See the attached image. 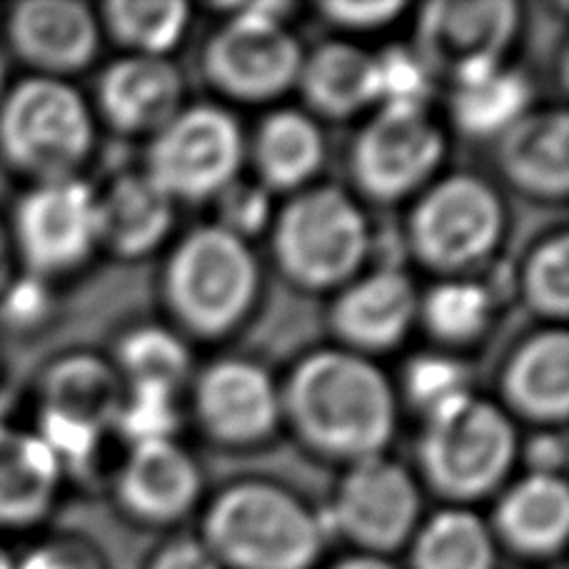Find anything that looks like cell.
Returning a JSON list of instances; mask_svg holds the SVG:
<instances>
[{"mask_svg":"<svg viewBox=\"0 0 569 569\" xmlns=\"http://www.w3.org/2000/svg\"><path fill=\"white\" fill-rule=\"evenodd\" d=\"M148 569H222L200 537H178L152 555Z\"/></svg>","mask_w":569,"mask_h":569,"instance_id":"f35d334b","label":"cell"},{"mask_svg":"<svg viewBox=\"0 0 569 569\" xmlns=\"http://www.w3.org/2000/svg\"><path fill=\"white\" fill-rule=\"evenodd\" d=\"M198 425L228 447L258 445L282 422L280 388L258 362L228 358L202 370L192 388Z\"/></svg>","mask_w":569,"mask_h":569,"instance_id":"9a60e30c","label":"cell"},{"mask_svg":"<svg viewBox=\"0 0 569 569\" xmlns=\"http://www.w3.org/2000/svg\"><path fill=\"white\" fill-rule=\"evenodd\" d=\"M280 408L308 450L345 465L385 455L398 425V398L385 372L342 348L295 365L280 388Z\"/></svg>","mask_w":569,"mask_h":569,"instance_id":"6da1fadb","label":"cell"},{"mask_svg":"<svg viewBox=\"0 0 569 569\" xmlns=\"http://www.w3.org/2000/svg\"><path fill=\"white\" fill-rule=\"evenodd\" d=\"M502 176L525 196L565 200L569 192V116L565 110H530L497 138Z\"/></svg>","mask_w":569,"mask_h":569,"instance_id":"44dd1931","label":"cell"},{"mask_svg":"<svg viewBox=\"0 0 569 569\" xmlns=\"http://www.w3.org/2000/svg\"><path fill=\"white\" fill-rule=\"evenodd\" d=\"M405 398L422 418L470 395V370L450 355H418L405 368Z\"/></svg>","mask_w":569,"mask_h":569,"instance_id":"d6a6232c","label":"cell"},{"mask_svg":"<svg viewBox=\"0 0 569 569\" xmlns=\"http://www.w3.org/2000/svg\"><path fill=\"white\" fill-rule=\"evenodd\" d=\"M445 158V136L425 108H380L350 150L355 188L375 202L420 192Z\"/></svg>","mask_w":569,"mask_h":569,"instance_id":"7c38bea8","label":"cell"},{"mask_svg":"<svg viewBox=\"0 0 569 569\" xmlns=\"http://www.w3.org/2000/svg\"><path fill=\"white\" fill-rule=\"evenodd\" d=\"M418 320L440 345L465 348L480 340L490 328L492 298L480 282L442 280L420 298Z\"/></svg>","mask_w":569,"mask_h":569,"instance_id":"f546056e","label":"cell"},{"mask_svg":"<svg viewBox=\"0 0 569 569\" xmlns=\"http://www.w3.org/2000/svg\"><path fill=\"white\" fill-rule=\"evenodd\" d=\"M315 116L348 120L378 106L375 56L352 43H322L302 56L298 86Z\"/></svg>","mask_w":569,"mask_h":569,"instance_id":"d4e9b609","label":"cell"},{"mask_svg":"<svg viewBox=\"0 0 569 569\" xmlns=\"http://www.w3.org/2000/svg\"><path fill=\"white\" fill-rule=\"evenodd\" d=\"M98 110L126 136H156L182 108L186 88L168 58L126 56L98 78Z\"/></svg>","mask_w":569,"mask_h":569,"instance_id":"d6986e66","label":"cell"},{"mask_svg":"<svg viewBox=\"0 0 569 569\" xmlns=\"http://www.w3.org/2000/svg\"><path fill=\"white\" fill-rule=\"evenodd\" d=\"M16 569H103L96 550L80 540L58 537L30 550Z\"/></svg>","mask_w":569,"mask_h":569,"instance_id":"74e56055","label":"cell"},{"mask_svg":"<svg viewBox=\"0 0 569 569\" xmlns=\"http://www.w3.org/2000/svg\"><path fill=\"white\" fill-rule=\"evenodd\" d=\"M0 569H16V562L10 560V555L6 552L3 545H0Z\"/></svg>","mask_w":569,"mask_h":569,"instance_id":"ee69618b","label":"cell"},{"mask_svg":"<svg viewBox=\"0 0 569 569\" xmlns=\"http://www.w3.org/2000/svg\"><path fill=\"white\" fill-rule=\"evenodd\" d=\"M172 226V200L146 172L116 178L96 196L98 246L136 260L156 250Z\"/></svg>","mask_w":569,"mask_h":569,"instance_id":"603a6c76","label":"cell"},{"mask_svg":"<svg viewBox=\"0 0 569 569\" xmlns=\"http://www.w3.org/2000/svg\"><path fill=\"white\" fill-rule=\"evenodd\" d=\"M126 398V382L98 355H68L50 365L40 382L38 437L58 457L60 467H83L93 460L106 430L116 425Z\"/></svg>","mask_w":569,"mask_h":569,"instance_id":"30bf717a","label":"cell"},{"mask_svg":"<svg viewBox=\"0 0 569 569\" xmlns=\"http://www.w3.org/2000/svg\"><path fill=\"white\" fill-rule=\"evenodd\" d=\"M250 158L266 190H305L325 160V138L315 118L282 108L262 118L250 142Z\"/></svg>","mask_w":569,"mask_h":569,"instance_id":"484cf974","label":"cell"},{"mask_svg":"<svg viewBox=\"0 0 569 569\" xmlns=\"http://www.w3.org/2000/svg\"><path fill=\"white\" fill-rule=\"evenodd\" d=\"M13 240H10V232L0 222V295H6L10 288V280H13Z\"/></svg>","mask_w":569,"mask_h":569,"instance_id":"60d3db41","label":"cell"},{"mask_svg":"<svg viewBox=\"0 0 569 569\" xmlns=\"http://www.w3.org/2000/svg\"><path fill=\"white\" fill-rule=\"evenodd\" d=\"M380 108H425L430 100L432 76L415 50L390 48L375 56Z\"/></svg>","mask_w":569,"mask_h":569,"instance_id":"e575fe53","label":"cell"},{"mask_svg":"<svg viewBox=\"0 0 569 569\" xmlns=\"http://www.w3.org/2000/svg\"><path fill=\"white\" fill-rule=\"evenodd\" d=\"M418 292L395 268L372 270L342 284L330 308V328L342 350L358 355L388 352L405 340L418 320Z\"/></svg>","mask_w":569,"mask_h":569,"instance_id":"e0dca14e","label":"cell"},{"mask_svg":"<svg viewBox=\"0 0 569 569\" xmlns=\"http://www.w3.org/2000/svg\"><path fill=\"white\" fill-rule=\"evenodd\" d=\"M522 298L535 315L562 322L569 312V238L565 232L540 242L525 262Z\"/></svg>","mask_w":569,"mask_h":569,"instance_id":"1f68e13d","label":"cell"},{"mask_svg":"<svg viewBox=\"0 0 569 569\" xmlns=\"http://www.w3.org/2000/svg\"><path fill=\"white\" fill-rule=\"evenodd\" d=\"M60 477L63 467L36 432L0 422V527L23 530L43 520Z\"/></svg>","mask_w":569,"mask_h":569,"instance_id":"cb8c5ba5","label":"cell"},{"mask_svg":"<svg viewBox=\"0 0 569 569\" xmlns=\"http://www.w3.org/2000/svg\"><path fill=\"white\" fill-rule=\"evenodd\" d=\"M180 415L176 395L156 388H126L123 405L116 418V430L133 445L172 440L178 430Z\"/></svg>","mask_w":569,"mask_h":569,"instance_id":"836d02e7","label":"cell"},{"mask_svg":"<svg viewBox=\"0 0 569 569\" xmlns=\"http://www.w3.org/2000/svg\"><path fill=\"white\" fill-rule=\"evenodd\" d=\"M220 202V220L218 226L230 230L232 236L248 240V236L268 226L270 206L266 188H246L232 182L228 190L218 196Z\"/></svg>","mask_w":569,"mask_h":569,"instance_id":"d590c367","label":"cell"},{"mask_svg":"<svg viewBox=\"0 0 569 569\" xmlns=\"http://www.w3.org/2000/svg\"><path fill=\"white\" fill-rule=\"evenodd\" d=\"M246 152L242 128L226 108L190 106L152 136L142 172L172 202H202L238 180Z\"/></svg>","mask_w":569,"mask_h":569,"instance_id":"9c48e42d","label":"cell"},{"mask_svg":"<svg viewBox=\"0 0 569 569\" xmlns=\"http://www.w3.org/2000/svg\"><path fill=\"white\" fill-rule=\"evenodd\" d=\"M328 527L298 495L266 480L236 482L208 507L200 540L222 569H312Z\"/></svg>","mask_w":569,"mask_h":569,"instance_id":"7a4b0ae2","label":"cell"},{"mask_svg":"<svg viewBox=\"0 0 569 569\" xmlns=\"http://www.w3.org/2000/svg\"><path fill=\"white\" fill-rule=\"evenodd\" d=\"M6 36L10 50L40 78L66 80L93 63L103 30L80 0H26L10 8Z\"/></svg>","mask_w":569,"mask_h":569,"instance_id":"2e32d148","label":"cell"},{"mask_svg":"<svg viewBox=\"0 0 569 569\" xmlns=\"http://www.w3.org/2000/svg\"><path fill=\"white\" fill-rule=\"evenodd\" d=\"M515 457L512 420L472 392L425 418L418 442L422 480L452 507L492 495L510 475Z\"/></svg>","mask_w":569,"mask_h":569,"instance_id":"277c9868","label":"cell"},{"mask_svg":"<svg viewBox=\"0 0 569 569\" xmlns=\"http://www.w3.org/2000/svg\"><path fill=\"white\" fill-rule=\"evenodd\" d=\"M260 290V266L248 240L200 226L170 252L162 292L172 318L200 340H218L248 318Z\"/></svg>","mask_w":569,"mask_h":569,"instance_id":"3957f363","label":"cell"},{"mask_svg":"<svg viewBox=\"0 0 569 569\" xmlns=\"http://www.w3.org/2000/svg\"><path fill=\"white\" fill-rule=\"evenodd\" d=\"M93 150V116L78 90L56 78H26L0 100V156L36 182L76 178Z\"/></svg>","mask_w":569,"mask_h":569,"instance_id":"8992f818","label":"cell"},{"mask_svg":"<svg viewBox=\"0 0 569 569\" xmlns=\"http://www.w3.org/2000/svg\"><path fill=\"white\" fill-rule=\"evenodd\" d=\"M202 492V477L192 457L176 440L130 447L116 480L118 502L128 517L166 527L186 517Z\"/></svg>","mask_w":569,"mask_h":569,"instance_id":"ac0fdd59","label":"cell"},{"mask_svg":"<svg viewBox=\"0 0 569 569\" xmlns=\"http://www.w3.org/2000/svg\"><path fill=\"white\" fill-rule=\"evenodd\" d=\"M98 20L100 30L130 56L166 58L186 36L190 6L182 0H108Z\"/></svg>","mask_w":569,"mask_h":569,"instance_id":"f1b7e54d","label":"cell"},{"mask_svg":"<svg viewBox=\"0 0 569 569\" xmlns=\"http://www.w3.org/2000/svg\"><path fill=\"white\" fill-rule=\"evenodd\" d=\"M422 497L408 467L388 455L350 465L335 492L330 527L358 555L385 557L408 547L420 527Z\"/></svg>","mask_w":569,"mask_h":569,"instance_id":"8fae6325","label":"cell"},{"mask_svg":"<svg viewBox=\"0 0 569 569\" xmlns=\"http://www.w3.org/2000/svg\"><path fill=\"white\" fill-rule=\"evenodd\" d=\"M527 457L532 460V472L537 475H557V470L565 465V440L560 435H540L535 437Z\"/></svg>","mask_w":569,"mask_h":569,"instance_id":"ab89813d","label":"cell"},{"mask_svg":"<svg viewBox=\"0 0 569 569\" xmlns=\"http://www.w3.org/2000/svg\"><path fill=\"white\" fill-rule=\"evenodd\" d=\"M505 220L492 186L477 176H450L420 192L408 218V242L420 266L457 276L492 256Z\"/></svg>","mask_w":569,"mask_h":569,"instance_id":"ba28073f","label":"cell"},{"mask_svg":"<svg viewBox=\"0 0 569 569\" xmlns=\"http://www.w3.org/2000/svg\"><path fill=\"white\" fill-rule=\"evenodd\" d=\"M116 370L126 388H156L176 395L190 375V355L178 335L162 328H138L120 340Z\"/></svg>","mask_w":569,"mask_h":569,"instance_id":"4dcf8cb0","label":"cell"},{"mask_svg":"<svg viewBox=\"0 0 569 569\" xmlns=\"http://www.w3.org/2000/svg\"><path fill=\"white\" fill-rule=\"evenodd\" d=\"M368 250V218L340 188L295 192L272 222V256L282 276L302 290L348 284L358 278Z\"/></svg>","mask_w":569,"mask_h":569,"instance_id":"5b68a950","label":"cell"},{"mask_svg":"<svg viewBox=\"0 0 569 569\" xmlns=\"http://www.w3.org/2000/svg\"><path fill=\"white\" fill-rule=\"evenodd\" d=\"M330 569H398V567H392L385 557L352 555V557H345L340 562H335Z\"/></svg>","mask_w":569,"mask_h":569,"instance_id":"b9f144b4","label":"cell"},{"mask_svg":"<svg viewBox=\"0 0 569 569\" xmlns=\"http://www.w3.org/2000/svg\"><path fill=\"white\" fill-rule=\"evenodd\" d=\"M492 537L525 560H552L569 537V490L560 475L530 472L507 487L492 515Z\"/></svg>","mask_w":569,"mask_h":569,"instance_id":"ffe728a7","label":"cell"},{"mask_svg":"<svg viewBox=\"0 0 569 569\" xmlns=\"http://www.w3.org/2000/svg\"><path fill=\"white\" fill-rule=\"evenodd\" d=\"M228 20L202 50V73L220 96L240 103H268L298 86L305 50L284 18L280 0L226 3Z\"/></svg>","mask_w":569,"mask_h":569,"instance_id":"52a82bcc","label":"cell"},{"mask_svg":"<svg viewBox=\"0 0 569 569\" xmlns=\"http://www.w3.org/2000/svg\"><path fill=\"white\" fill-rule=\"evenodd\" d=\"M410 569H495L490 525L467 507H447L420 522L408 542Z\"/></svg>","mask_w":569,"mask_h":569,"instance_id":"83f0119b","label":"cell"},{"mask_svg":"<svg viewBox=\"0 0 569 569\" xmlns=\"http://www.w3.org/2000/svg\"><path fill=\"white\" fill-rule=\"evenodd\" d=\"M520 28L512 0H435L420 10L415 53L450 83L505 66V53Z\"/></svg>","mask_w":569,"mask_h":569,"instance_id":"4fadbf2b","label":"cell"},{"mask_svg":"<svg viewBox=\"0 0 569 569\" xmlns=\"http://www.w3.org/2000/svg\"><path fill=\"white\" fill-rule=\"evenodd\" d=\"M10 240L38 278L76 270L98 246L96 192L78 176L36 182L16 206Z\"/></svg>","mask_w":569,"mask_h":569,"instance_id":"5bb4252c","label":"cell"},{"mask_svg":"<svg viewBox=\"0 0 569 569\" xmlns=\"http://www.w3.org/2000/svg\"><path fill=\"white\" fill-rule=\"evenodd\" d=\"M8 73H6V60L3 58H0V100H3V96H6V90H8Z\"/></svg>","mask_w":569,"mask_h":569,"instance_id":"7bdbcfd3","label":"cell"},{"mask_svg":"<svg viewBox=\"0 0 569 569\" xmlns=\"http://www.w3.org/2000/svg\"><path fill=\"white\" fill-rule=\"evenodd\" d=\"M400 0H325L318 6L328 23L345 30H378L405 13Z\"/></svg>","mask_w":569,"mask_h":569,"instance_id":"8d00e7d4","label":"cell"},{"mask_svg":"<svg viewBox=\"0 0 569 569\" xmlns=\"http://www.w3.org/2000/svg\"><path fill=\"white\" fill-rule=\"evenodd\" d=\"M530 106L532 86L520 70L497 66L487 73L452 83V123L475 140H497L530 113Z\"/></svg>","mask_w":569,"mask_h":569,"instance_id":"4316f807","label":"cell"},{"mask_svg":"<svg viewBox=\"0 0 569 569\" xmlns=\"http://www.w3.org/2000/svg\"><path fill=\"white\" fill-rule=\"evenodd\" d=\"M502 398L517 418L562 425L569 410V335L547 328L527 338L507 362Z\"/></svg>","mask_w":569,"mask_h":569,"instance_id":"7402d4cb","label":"cell"}]
</instances>
